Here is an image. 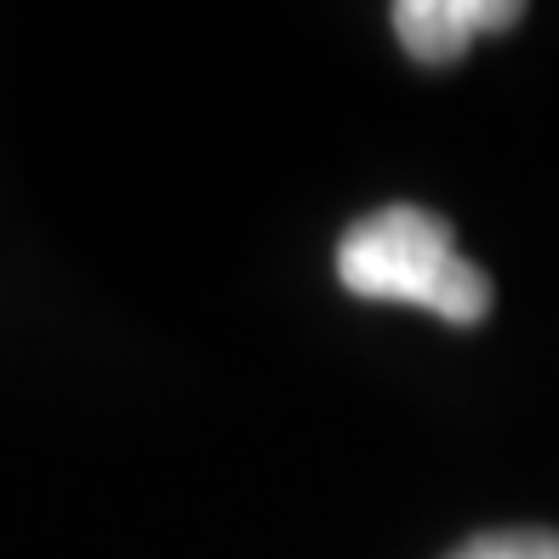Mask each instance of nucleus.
<instances>
[{"mask_svg": "<svg viewBox=\"0 0 559 559\" xmlns=\"http://www.w3.org/2000/svg\"><path fill=\"white\" fill-rule=\"evenodd\" d=\"M451 559H559V531H537V525L486 531V537L463 543Z\"/></svg>", "mask_w": 559, "mask_h": 559, "instance_id": "7ed1b4c3", "label": "nucleus"}, {"mask_svg": "<svg viewBox=\"0 0 559 559\" xmlns=\"http://www.w3.org/2000/svg\"><path fill=\"white\" fill-rule=\"evenodd\" d=\"M525 17L520 0H400L394 35L428 69H445L468 52L479 35H502Z\"/></svg>", "mask_w": 559, "mask_h": 559, "instance_id": "f03ea898", "label": "nucleus"}, {"mask_svg": "<svg viewBox=\"0 0 559 559\" xmlns=\"http://www.w3.org/2000/svg\"><path fill=\"white\" fill-rule=\"evenodd\" d=\"M337 280L366 302H412L451 325H479L491 314V280L456 251L451 223L428 206L360 217L337 246Z\"/></svg>", "mask_w": 559, "mask_h": 559, "instance_id": "f257e3e1", "label": "nucleus"}]
</instances>
